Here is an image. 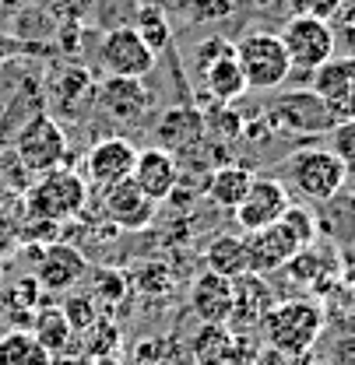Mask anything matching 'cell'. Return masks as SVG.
Returning a JSON list of instances; mask_svg holds the SVG:
<instances>
[{
  "label": "cell",
  "mask_w": 355,
  "mask_h": 365,
  "mask_svg": "<svg viewBox=\"0 0 355 365\" xmlns=\"http://www.w3.org/2000/svg\"><path fill=\"white\" fill-rule=\"evenodd\" d=\"M324 306L313 299H285L274 302L261 319V334H264L267 348L285 355V359H299L306 355L316 337L324 334Z\"/></svg>",
  "instance_id": "1"
},
{
  "label": "cell",
  "mask_w": 355,
  "mask_h": 365,
  "mask_svg": "<svg viewBox=\"0 0 355 365\" xmlns=\"http://www.w3.org/2000/svg\"><path fill=\"white\" fill-rule=\"evenodd\" d=\"M85 200H89V182L81 180L78 169H49L43 176L29 182L25 190V215L36 218V222H71L85 211Z\"/></svg>",
  "instance_id": "2"
},
{
  "label": "cell",
  "mask_w": 355,
  "mask_h": 365,
  "mask_svg": "<svg viewBox=\"0 0 355 365\" xmlns=\"http://www.w3.org/2000/svg\"><path fill=\"white\" fill-rule=\"evenodd\" d=\"M285 176L303 200L327 204L345 190V162L331 148H303V151L289 155Z\"/></svg>",
  "instance_id": "3"
},
{
  "label": "cell",
  "mask_w": 355,
  "mask_h": 365,
  "mask_svg": "<svg viewBox=\"0 0 355 365\" xmlns=\"http://www.w3.org/2000/svg\"><path fill=\"white\" fill-rule=\"evenodd\" d=\"M14 158L29 176H43L60 169L67 158V130L53 113H36L14 134Z\"/></svg>",
  "instance_id": "4"
},
{
  "label": "cell",
  "mask_w": 355,
  "mask_h": 365,
  "mask_svg": "<svg viewBox=\"0 0 355 365\" xmlns=\"http://www.w3.org/2000/svg\"><path fill=\"white\" fill-rule=\"evenodd\" d=\"M236 60L243 67L246 88L254 91H274L292 78L289 53L274 32H246L236 43Z\"/></svg>",
  "instance_id": "5"
},
{
  "label": "cell",
  "mask_w": 355,
  "mask_h": 365,
  "mask_svg": "<svg viewBox=\"0 0 355 365\" xmlns=\"http://www.w3.org/2000/svg\"><path fill=\"white\" fill-rule=\"evenodd\" d=\"M267 120L274 130H285V134L296 137H320L334 130V116L331 109L324 106V98L313 88H292L281 91L271 106H267Z\"/></svg>",
  "instance_id": "6"
},
{
  "label": "cell",
  "mask_w": 355,
  "mask_h": 365,
  "mask_svg": "<svg viewBox=\"0 0 355 365\" xmlns=\"http://www.w3.org/2000/svg\"><path fill=\"white\" fill-rule=\"evenodd\" d=\"M278 39L289 53L292 71H303V74H313L316 67H324L334 56V46H338L334 25L324 21V18H306V14H292L281 25Z\"/></svg>",
  "instance_id": "7"
},
{
  "label": "cell",
  "mask_w": 355,
  "mask_h": 365,
  "mask_svg": "<svg viewBox=\"0 0 355 365\" xmlns=\"http://www.w3.org/2000/svg\"><path fill=\"white\" fill-rule=\"evenodd\" d=\"M159 53H151L134 25H116L99 39V63L113 78H144L155 67Z\"/></svg>",
  "instance_id": "8"
},
{
  "label": "cell",
  "mask_w": 355,
  "mask_h": 365,
  "mask_svg": "<svg viewBox=\"0 0 355 365\" xmlns=\"http://www.w3.org/2000/svg\"><path fill=\"white\" fill-rule=\"evenodd\" d=\"M134 158H137V148L131 144V137L124 134H109V137H99L85 151L81 158V180L95 186V190H106L113 182L127 180L134 173Z\"/></svg>",
  "instance_id": "9"
},
{
  "label": "cell",
  "mask_w": 355,
  "mask_h": 365,
  "mask_svg": "<svg viewBox=\"0 0 355 365\" xmlns=\"http://www.w3.org/2000/svg\"><path fill=\"white\" fill-rule=\"evenodd\" d=\"M95 109L113 123H141L151 109V91L144 88V78H113L95 85Z\"/></svg>",
  "instance_id": "10"
},
{
  "label": "cell",
  "mask_w": 355,
  "mask_h": 365,
  "mask_svg": "<svg viewBox=\"0 0 355 365\" xmlns=\"http://www.w3.org/2000/svg\"><path fill=\"white\" fill-rule=\"evenodd\" d=\"M310 88L324 98L338 123L355 120V56H331L310 74Z\"/></svg>",
  "instance_id": "11"
},
{
  "label": "cell",
  "mask_w": 355,
  "mask_h": 365,
  "mask_svg": "<svg viewBox=\"0 0 355 365\" xmlns=\"http://www.w3.org/2000/svg\"><path fill=\"white\" fill-rule=\"evenodd\" d=\"M102 211L109 218L113 228H124V232H144V228L155 222V211L159 204L127 176V180L113 182L102 190Z\"/></svg>",
  "instance_id": "12"
},
{
  "label": "cell",
  "mask_w": 355,
  "mask_h": 365,
  "mask_svg": "<svg viewBox=\"0 0 355 365\" xmlns=\"http://www.w3.org/2000/svg\"><path fill=\"white\" fill-rule=\"evenodd\" d=\"M243 239H246V264H250V274H267L281 271L296 253H299V242L289 235V228L281 225V222H274V225L267 228H257V232H243Z\"/></svg>",
  "instance_id": "13"
},
{
  "label": "cell",
  "mask_w": 355,
  "mask_h": 365,
  "mask_svg": "<svg viewBox=\"0 0 355 365\" xmlns=\"http://www.w3.org/2000/svg\"><path fill=\"white\" fill-rule=\"evenodd\" d=\"M289 204H292V197H289V190H285L281 180H254L250 193L243 197V204L232 215H236V222H239L243 232H257V228L274 225L285 215Z\"/></svg>",
  "instance_id": "14"
},
{
  "label": "cell",
  "mask_w": 355,
  "mask_h": 365,
  "mask_svg": "<svg viewBox=\"0 0 355 365\" xmlns=\"http://www.w3.org/2000/svg\"><path fill=\"white\" fill-rule=\"evenodd\" d=\"M131 180L155 200V204H162L166 197H173V190L179 186V158L173 151H166V148H144V151H137V158H134V173Z\"/></svg>",
  "instance_id": "15"
},
{
  "label": "cell",
  "mask_w": 355,
  "mask_h": 365,
  "mask_svg": "<svg viewBox=\"0 0 355 365\" xmlns=\"http://www.w3.org/2000/svg\"><path fill=\"white\" fill-rule=\"evenodd\" d=\"M89 274V260L67 246V242H49L39 253V271H36V281L43 292H71L78 281H85Z\"/></svg>",
  "instance_id": "16"
},
{
  "label": "cell",
  "mask_w": 355,
  "mask_h": 365,
  "mask_svg": "<svg viewBox=\"0 0 355 365\" xmlns=\"http://www.w3.org/2000/svg\"><path fill=\"white\" fill-rule=\"evenodd\" d=\"M190 309L201 323L229 327V319H232V281L204 267L190 284Z\"/></svg>",
  "instance_id": "17"
},
{
  "label": "cell",
  "mask_w": 355,
  "mask_h": 365,
  "mask_svg": "<svg viewBox=\"0 0 355 365\" xmlns=\"http://www.w3.org/2000/svg\"><path fill=\"white\" fill-rule=\"evenodd\" d=\"M46 91H49L53 113H56L60 120H78V116H85L91 106H95V78H91L85 67H67V71H60V78Z\"/></svg>",
  "instance_id": "18"
},
{
  "label": "cell",
  "mask_w": 355,
  "mask_h": 365,
  "mask_svg": "<svg viewBox=\"0 0 355 365\" xmlns=\"http://www.w3.org/2000/svg\"><path fill=\"white\" fill-rule=\"evenodd\" d=\"M204 113L190 109V106H176V109H166L155 123V140L159 148L183 155V151H194L197 144H204Z\"/></svg>",
  "instance_id": "19"
},
{
  "label": "cell",
  "mask_w": 355,
  "mask_h": 365,
  "mask_svg": "<svg viewBox=\"0 0 355 365\" xmlns=\"http://www.w3.org/2000/svg\"><path fill=\"white\" fill-rule=\"evenodd\" d=\"M274 306V295H271V288H267V281L261 274H239V277H232V319L229 323H236L239 330H246V327H261V319L264 313Z\"/></svg>",
  "instance_id": "20"
},
{
  "label": "cell",
  "mask_w": 355,
  "mask_h": 365,
  "mask_svg": "<svg viewBox=\"0 0 355 365\" xmlns=\"http://www.w3.org/2000/svg\"><path fill=\"white\" fill-rule=\"evenodd\" d=\"M201 78H204V88L208 95L219 102V106H229V102H236L239 95H246V78H243V67H239V60H236V46L222 53L219 60H211L208 67H201Z\"/></svg>",
  "instance_id": "21"
},
{
  "label": "cell",
  "mask_w": 355,
  "mask_h": 365,
  "mask_svg": "<svg viewBox=\"0 0 355 365\" xmlns=\"http://www.w3.org/2000/svg\"><path fill=\"white\" fill-rule=\"evenodd\" d=\"M254 180H257V176H254L246 165H239V162L215 165V173L208 176V197H211V204H215V207H222V211H236V207L243 204V197L250 193Z\"/></svg>",
  "instance_id": "22"
},
{
  "label": "cell",
  "mask_w": 355,
  "mask_h": 365,
  "mask_svg": "<svg viewBox=\"0 0 355 365\" xmlns=\"http://www.w3.org/2000/svg\"><path fill=\"white\" fill-rule=\"evenodd\" d=\"M204 267L229 277V281L239 277V274H246L250 271V264H246V239L236 235V232L215 235V239L208 242V250H204Z\"/></svg>",
  "instance_id": "23"
},
{
  "label": "cell",
  "mask_w": 355,
  "mask_h": 365,
  "mask_svg": "<svg viewBox=\"0 0 355 365\" xmlns=\"http://www.w3.org/2000/svg\"><path fill=\"white\" fill-rule=\"evenodd\" d=\"M29 330L36 334V341L43 344L53 359L64 355L67 344H71V337H74V330H71V323H67L60 306H43V309L32 317V327H29Z\"/></svg>",
  "instance_id": "24"
},
{
  "label": "cell",
  "mask_w": 355,
  "mask_h": 365,
  "mask_svg": "<svg viewBox=\"0 0 355 365\" xmlns=\"http://www.w3.org/2000/svg\"><path fill=\"white\" fill-rule=\"evenodd\" d=\"M0 365H53V355L32 330H7L0 334Z\"/></svg>",
  "instance_id": "25"
},
{
  "label": "cell",
  "mask_w": 355,
  "mask_h": 365,
  "mask_svg": "<svg viewBox=\"0 0 355 365\" xmlns=\"http://www.w3.org/2000/svg\"><path fill=\"white\" fill-rule=\"evenodd\" d=\"M232 344H236V330L215 327V323H201L197 337L190 341V351H194L197 365H211V362H219V359H225L232 351Z\"/></svg>",
  "instance_id": "26"
},
{
  "label": "cell",
  "mask_w": 355,
  "mask_h": 365,
  "mask_svg": "<svg viewBox=\"0 0 355 365\" xmlns=\"http://www.w3.org/2000/svg\"><path fill=\"white\" fill-rule=\"evenodd\" d=\"M134 29H137V36L144 39V46H148L151 53H162V49L169 46V39H173L169 18H166V11H162V7H155V4H144V7L137 11Z\"/></svg>",
  "instance_id": "27"
},
{
  "label": "cell",
  "mask_w": 355,
  "mask_h": 365,
  "mask_svg": "<svg viewBox=\"0 0 355 365\" xmlns=\"http://www.w3.org/2000/svg\"><path fill=\"white\" fill-rule=\"evenodd\" d=\"M127 288H131L127 274L113 271V267L91 271V299H95V306H102V313L106 309H116L127 299Z\"/></svg>",
  "instance_id": "28"
},
{
  "label": "cell",
  "mask_w": 355,
  "mask_h": 365,
  "mask_svg": "<svg viewBox=\"0 0 355 365\" xmlns=\"http://www.w3.org/2000/svg\"><path fill=\"white\" fill-rule=\"evenodd\" d=\"M81 334H85V355L95 359V362H99V359H113V351L120 348V327L106 317V313L95 319L89 330H81Z\"/></svg>",
  "instance_id": "29"
},
{
  "label": "cell",
  "mask_w": 355,
  "mask_h": 365,
  "mask_svg": "<svg viewBox=\"0 0 355 365\" xmlns=\"http://www.w3.org/2000/svg\"><path fill=\"white\" fill-rule=\"evenodd\" d=\"M278 222L289 228V235L299 242V250L313 246V239H316V232H320L316 215H313L310 207H303V204H289V207H285V215H281Z\"/></svg>",
  "instance_id": "30"
},
{
  "label": "cell",
  "mask_w": 355,
  "mask_h": 365,
  "mask_svg": "<svg viewBox=\"0 0 355 365\" xmlns=\"http://www.w3.org/2000/svg\"><path fill=\"white\" fill-rule=\"evenodd\" d=\"M60 309H64V317H67V323H71V330H74V334L89 330L91 323L102 317V309L95 306V299H91V295H67Z\"/></svg>",
  "instance_id": "31"
},
{
  "label": "cell",
  "mask_w": 355,
  "mask_h": 365,
  "mask_svg": "<svg viewBox=\"0 0 355 365\" xmlns=\"http://www.w3.org/2000/svg\"><path fill=\"white\" fill-rule=\"evenodd\" d=\"M137 284H141V292H148V295H162V292H169L173 288V271L166 267V264H144L141 271H137Z\"/></svg>",
  "instance_id": "32"
},
{
  "label": "cell",
  "mask_w": 355,
  "mask_h": 365,
  "mask_svg": "<svg viewBox=\"0 0 355 365\" xmlns=\"http://www.w3.org/2000/svg\"><path fill=\"white\" fill-rule=\"evenodd\" d=\"M331 151H334L341 162L355 158V120L334 123V130H331Z\"/></svg>",
  "instance_id": "33"
},
{
  "label": "cell",
  "mask_w": 355,
  "mask_h": 365,
  "mask_svg": "<svg viewBox=\"0 0 355 365\" xmlns=\"http://www.w3.org/2000/svg\"><path fill=\"white\" fill-rule=\"evenodd\" d=\"M236 43H229V39H222V36H211V39H204V43H197V49H194V63H197V71L201 67H208L211 60H219L222 53H229Z\"/></svg>",
  "instance_id": "34"
},
{
  "label": "cell",
  "mask_w": 355,
  "mask_h": 365,
  "mask_svg": "<svg viewBox=\"0 0 355 365\" xmlns=\"http://www.w3.org/2000/svg\"><path fill=\"white\" fill-rule=\"evenodd\" d=\"M236 7V0H190V14L201 21H219Z\"/></svg>",
  "instance_id": "35"
},
{
  "label": "cell",
  "mask_w": 355,
  "mask_h": 365,
  "mask_svg": "<svg viewBox=\"0 0 355 365\" xmlns=\"http://www.w3.org/2000/svg\"><path fill=\"white\" fill-rule=\"evenodd\" d=\"M345 0H292V7H296V14H306V18H324V21H331L334 14H338V7H341Z\"/></svg>",
  "instance_id": "36"
},
{
  "label": "cell",
  "mask_w": 355,
  "mask_h": 365,
  "mask_svg": "<svg viewBox=\"0 0 355 365\" xmlns=\"http://www.w3.org/2000/svg\"><path fill=\"white\" fill-rule=\"evenodd\" d=\"M39 281L36 277H21L14 288H11V302L18 306V309H36V302H39Z\"/></svg>",
  "instance_id": "37"
},
{
  "label": "cell",
  "mask_w": 355,
  "mask_h": 365,
  "mask_svg": "<svg viewBox=\"0 0 355 365\" xmlns=\"http://www.w3.org/2000/svg\"><path fill=\"white\" fill-rule=\"evenodd\" d=\"M331 365H355V334L334 341V348H331Z\"/></svg>",
  "instance_id": "38"
},
{
  "label": "cell",
  "mask_w": 355,
  "mask_h": 365,
  "mask_svg": "<svg viewBox=\"0 0 355 365\" xmlns=\"http://www.w3.org/2000/svg\"><path fill=\"white\" fill-rule=\"evenodd\" d=\"M345 186L352 190V197H355V158H349V162H345Z\"/></svg>",
  "instance_id": "39"
},
{
  "label": "cell",
  "mask_w": 355,
  "mask_h": 365,
  "mask_svg": "<svg viewBox=\"0 0 355 365\" xmlns=\"http://www.w3.org/2000/svg\"><path fill=\"white\" fill-rule=\"evenodd\" d=\"M25 0H0V11H14V7H21Z\"/></svg>",
  "instance_id": "40"
},
{
  "label": "cell",
  "mask_w": 355,
  "mask_h": 365,
  "mask_svg": "<svg viewBox=\"0 0 355 365\" xmlns=\"http://www.w3.org/2000/svg\"><path fill=\"white\" fill-rule=\"evenodd\" d=\"M7 49H11V43H7V39H0V60H4V53H7Z\"/></svg>",
  "instance_id": "41"
},
{
  "label": "cell",
  "mask_w": 355,
  "mask_h": 365,
  "mask_svg": "<svg viewBox=\"0 0 355 365\" xmlns=\"http://www.w3.org/2000/svg\"><path fill=\"white\" fill-rule=\"evenodd\" d=\"M95 365H120V362H116V359H99Z\"/></svg>",
  "instance_id": "42"
},
{
  "label": "cell",
  "mask_w": 355,
  "mask_h": 365,
  "mask_svg": "<svg viewBox=\"0 0 355 365\" xmlns=\"http://www.w3.org/2000/svg\"><path fill=\"white\" fill-rule=\"evenodd\" d=\"M0 277H4V267H0Z\"/></svg>",
  "instance_id": "43"
}]
</instances>
